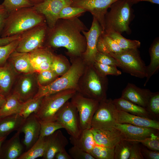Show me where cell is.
<instances>
[{"instance_id":"obj_9","label":"cell","mask_w":159,"mask_h":159,"mask_svg":"<svg viewBox=\"0 0 159 159\" xmlns=\"http://www.w3.org/2000/svg\"><path fill=\"white\" fill-rule=\"evenodd\" d=\"M116 110L111 99L107 98L99 102L92 120L91 128L101 130H110L114 128L116 123Z\"/></svg>"},{"instance_id":"obj_33","label":"cell","mask_w":159,"mask_h":159,"mask_svg":"<svg viewBox=\"0 0 159 159\" xmlns=\"http://www.w3.org/2000/svg\"><path fill=\"white\" fill-rule=\"evenodd\" d=\"M104 32L113 39L122 49H138L140 46L141 43L139 41L127 39L118 32L114 31Z\"/></svg>"},{"instance_id":"obj_3","label":"cell","mask_w":159,"mask_h":159,"mask_svg":"<svg viewBox=\"0 0 159 159\" xmlns=\"http://www.w3.org/2000/svg\"><path fill=\"white\" fill-rule=\"evenodd\" d=\"M70 58L71 66L68 71L47 86L39 85L38 92L34 98L41 97L67 90L77 91L78 80L87 64L81 57Z\"/></svg>"},{"instance_id":"obj_46","label":"cell","mask_w":159,"mask_h":159,"mask_svg":"<svg viewBox=\"0 0 159 159\" xmlns=\"http://www.w3.org/2000/svg\"><path fill=\"white\" fill-rule=\"evenodd\" d=\"M69 153L72 159H95L89 153L74 145L69 149Z\"/></svg>"},{"instance_id":"obj_37","label":"cell","mask_w":159,"mask_h":159,"mask_svg":"<svg viewBox=\"0 0 159 159\" xmlns=\"http://www.w3.org/2000/svg\"><path fill=\"white\" fill-rule=\"evenodd\" d=\"M152 117L158 120L159 117V92H152L145 108Z\"/></svg>"},{"instance_id":"obj_4","label":"cell","mask_w":159,"mask_h":159,"mask_svg":"<svg viewBox=\"0 0 159 159\" xmlns=\"http://www.w3.org/2000/svg\"><path fill=\"white\" fill-rule=\"evenodd\" d=\"M108 80L93 64H87L78 81L77 91L85 97L99 102L107 99Z\"/></svg>"},{"instance_id":"obj_28","label":"cell","mask_w":159,"mask_h":159,"mask_svg":"<svg viewBox=\"0 0 159 159\" xmlns=\"http://www.w3.org/2000/svg\"><path fill=\"white\" fill-rule=\"evenodd\" d=\"M69 139L73 145L76 146L89 153L95 146L97 145L90 129L82 130L77 138L70 136Z\"/></svg>"},{"instance_id":"obj_6","label":"cell","mask_w":159,"mask_h":159,"mask_svg":"<svg viewBox=\"0 0 159 159\" xmlns=\"http://www.w3.org/2000/svg\"><path fill=\"white\" fill-rule=\"evenodd\" d=\"M76 92L69 89L43 97L39 109L34 113L35 116L39 122L55 120L58 111Z\"/></svg>"},{"instance_id":"obj_47","label":"cell","mask_w":159,"mask_h":159,"mask_svg":"<svg viewBox=\"0 0 159 159\" xmlns=\"http://www.w3.org/2000/svg\"><path fill=\"white\" fill-rule=\"evenodd\" d=\"M95 62L104 64L118 67L119 64L116 59L112 56L97 52L95 56Z\"/></svg>"},{"instance_id":"obj_13","label":"cell","mask_w":159,"mask_h":159,"mask_svg":"<svg viewBox=\"0 0 159 159\" xmlns=\"http://www.w3.org/2000/svg\"><path fill=\"white\" fill-rule=\"evenodd\" d=\"M71 0H45L33 6L44 17L49 29L53 28L59 19V14L64 7L70 6Z\"/></svg>"},{"instance_id":"obj_23","label":"cell","mask_w":159,"mask_h":159,"mask_svg":"<svg viewBox=\"0 0 159 159\" xmlns=\"http://www.w3.org/2000/svg\"><path fill=\"white\" fill-rule=\"evenodd\" d=\"M19 129L9 140L2 145L0 150V159H18L23 153V147L20 139Z\"/></svg>"},{"instance_id":"obj_40","label":"cell","mask_w":159,"mask_h":159,"mask_svg":"<svg viewBox=\"0 0 159 159\" xmlns=\"http://www.w3.org/2000/svg\"><path fill=\"white\" fill-rule=\"evenodd\" d=\"M21 37L7 44L0 46V66L6 64L10 54L15 50Z\"/></svg>"},{"instance_id":"obj_42","label":"cell","mask_w":159,"mask_h":159,"mask_svg":"<svg viewBox=\"0 0 159 159\" xmlns=\"http://www.w3.org/2000/svg\"><path fill=\"white\" fill-rule=\"evenodd\" d=\"M86 11L84 9L79 7L69 6L64 7L61 11L59 19H68L78 17Z\"/></svg>"},{"instance_id":"obj_52","label":"cell","mask_w":159,"mask_h":159,"mask_svg":"<svg viewBox=\"0 0 159 159\" xmlns=\"http://www.w3.org/2000/svg\"><path fill=\"white\" fill-rule=\"evenodd\" d=\"M56 159H72L65 149L57 153L54 157Z\"/></svg>"},{"instance_id":"obj_34","label":"cell","mask_w":159,"mask_h":159,"mask_svg":"<svg viewBox=\"0 0 159 159\" xmlns=\"http://www.w3.org/2000/svg\"><path fill=\"white\" fill-rule=\"evenodd\" d=\"M71 66L67 58L62 54H54L51 69L59 77L67 72Z\"/></svg>"},{"instance_id":"obj_31","label":"cell","mask_w":159,"mask_h":159,"mask_svg":"<svg viewBox=\"0 0 159 159\" xmlns=\"http://www.w3.org/2000/svg\"><path fill=\"white\" fill-rule=\"evenodd\" d=\"M0 108V117L19 114L23 103L15 94L11 92Z\"/></svg>"},{"instance_id":"obj_17","label":"cell","mask_w":159,"mask_h":159,"mask_svg":"<svg viewBox=\"0 0 159 159\" xmlns=\"http://www.w3.org/2000/svg\"><path fill=\"white\" fill-rule=\"evenodd\" d=\"M19 130L24 134L23 143L28 150L37 141L40 134V124L34 113L25 119Z\"/></svg>"},{"instance_id":"obj_12","label":"cell","mask_w":159,"mask_h":159,"mask_svg":"<svg viewBox=\"0 0 159 159\" xmlns=\"http://www.w3.org/2000/svg\"><path fill=\"white\" fill-rule=\"evenodd\" d=\"M37 72L19 74L11 92L16 95L22 103L34 98L37 94L39 85Z\"/></svg>"},{"instance_id":"obj_39","label":"cell","mask_w":159,"mask_h":159,"mask_svg":"<svg viewBox=\"0 0 159 159\" xmlns=\"http://www.w3.org/2000/svg\"><path fill=\"white\" fill-rule=\"evenodd\" d=\"M40 124L39 137L48 136L60 129L63 128L62 125L56 120L39 122Z\"/></svg>"},{"instance_id":"obj_20","label":"cell","mask_w":159,"mask_h":159,"mask_svg":"<svg viewBox=\"0 0 159 159\" xmlns=\"http://www.w3.org/2000/svg\"><path fill=\"white\" fill-rule=\"evenodd\" d=\"M95 140L97 145L114 148L120 140L124 139L121 132L114 127L110 130H98L91 128Z\"/></svg>"},{"instance_id":"obj_22","label":"cell","mask_w":159,"mask_h":159,"mask_svg":"<svg viewBox=\"0 0 159 159\" xmlns=\"http://www.w3.org/2000/svg\"><path fill=\"white\" fill-rule=\"evenodd\" d=\"M68 141L62 131L57 130L47 137V146L43 159H54L55 154L64 149Z\"/></svg>"},{"instance_id":"obj_53","label":"cell","mask_w":159,"mask_h":159,"mask_svg":"<svg viewBox=\"0 0 159 159\" xmlns=\"http://www.w3.org/2000/svg\"><path fill=\"white\" fill-rule=\"evenodd\" d=\"M133 4H136L140 1H145L150 2L151 3L159 4V0H131Z\"/></svg>"},{"instance_id":"obj_38","label":"cell","mask_w":159,"mask_h":159,"mask_svg":"<svg viewBox=\"0 0 159 159\" xmlns=\"http://www.w3.org/2000/svg\"><path fill=\"white\" fill-rule=\"evenodd\" d=\"M89 153L95 159H114V148L97 145Z\"/></svg>"},{"instance_id":"obj_27","label":"cell","mask_w":159,"mask_h":159,"mask_svg":"<svg viewBox=\"0 0 159 159\" xmlns=\"http://www.w3.org/2000/svg\"><path fill=\"white\" fill-rule=\"evenodd\" d=\"M25 119L19 113L0 117V137L19 130Z\"/></svg>"},{"instance_id":"obj_16","label":"cell","mask_w":159,"mask_h":159,"mask_svg":"<svg viewBox=\"0 0 159 159\" xmlns=\"http://www.w3.org/2000/svg\"><path fill=\"white\" fill-rule=\"evenodd\" d=\"M114 127L121 132L124 139L130 141L139 142L148 137L152 133H159V130L154 128L138 126L127 123H116Z\"/></svg>"},{"instance_id":"obj_51","label":"cell","mask_w":159,"mask_h":159,"mask_svg":"<svg viewBox=\"0 0 159 159\" xmlns=\"http://www.w3.org/2000/svg\"><path fill=\"white\" fill-rule=\"evenodd\" d=\"M21 34H18L9 37H0V46L7 44L19 38Z\"/></svg>"},{"instance_id":"obj_30","label":"cell","mask_w":159,"mask_h":159,"mask_svg":"<svg viewBox=\"0 0 159 159\" xmlns=\"http://www.w3.org/2000/svg\"><path fill=\"white\" fill-rule=\"evenodd\" d=\"M97 48L98 52L108 55L120 52L122 50L104 31L98 39Z\"/></svg>"},{"instance_id":"obj_36","label":"cell","mask_w":159,"mask_h":159,"mask_svg":"<svg viewBox=\"0 0 159 159\" xmlns=\"http://www.w3.org/2000/svg\"><path fill=\"white\" fill-rule=\"evenodd\" d=\"M132 143L125 139L118 142L114 148V159H129Z\"/></svg>"},{"instance_id":"obj_29","label":"cell","mask_w":159,"mask_h":159,"mask_svg":"<svg viewBox=\"0 0 159 159\" xmlns=\"http://www.w3.org/2000/svg\"><path fill=\"white\" fill-rule=\"evenodd\" d=\"M150 56L149 64L146 66V80L144 86L146 85L151 77L158 72L159 69V40L155 39L152 44L149 50Z\"/></svg>"},{"instance_id":"obj_11","label":"cell","mask_w":159,"mask_h":159,"mask_svg":"<svg viewBox=\"0 0 159 159\" xmlns=\"http://www.w3.org/2000/svg\"><path fill=\"white\" fill-rule=\"evenodd\" d=\"M70 99L78 111L82 130L90 129L92 120L99 102L85 97L77 91Z\"/></svg>"},{"instance_id":"obj_45","label":"cell","mask_w":159,"mask_h":159,"mask_svg":"<svg viewBox=\"0 0 159 159\" xmlns=\"http://www.w3.org/2000/svg\"><path fill=\"white\" fill-rule=\"evenodd\" d=\"M139 142L149 149L159 151L158 133H152L149 136Z\"/></svg>"},{"instance_id":"obj_44","label":"cell","mask_w":159,"mask_h":159,"mask_svg":"<svg viewBox=\"0 0 159 159\" xmlns=\"http://www.w3.org/2000/svg\"><path fill=\"white\" fill-rule=\"evenodd\" d=\"M2 4L9 13L22 8L33 6L27 0H4Z\"/></svg>"},{"instance_id":"obj_43","label":"cell","mask_w":159,"mask_h":159,"mask_svg":"<svg viewBox=\"0 0 159 159\" xmlns=\"http://www.w3.org/2000/svg\"><path fill=\"white\" fill-rule=\"evenodd\" d=\"M93 64L97 71L105 76L108 75L118 76L122 74L121 72L115 66L104 64L96 62Z\"/></svg>"},{"instance_id":"obj_32","label":"cell","mask_w":159,"mask_h":159,"mask_svg":"<svg viewBox=\"0 0 159 159\" xmlns=\"http://www.w3.org/2000/svg\"><path fill=\"white\" fill-rule=\"evenodd\" d=\"M47 137H39L35 143L18 159H35L43 157L47 146Z\"/></svg>"},{"instance_id":"obj_2","label":"cell","mask_w":159,"mask_h":159,"mask_svg":"<svg viewBox=\"0 0 159 159\" xmlns=\"http://www.w3.org/2000/svg\"><path fill=\"white\" fill-rule=\"evenodd\" d=\"M45 23L44 16L33 6L22 8L9 13L0 37H9L20 34Z\"/></svg>"},{"instance_id":"obj_10","label":"cell","mask_w":159,"mask_h":159,"mask_svg":"<svg viewBox=\"0 0 159 159\" xmlns=\"http://www.w3.org/2000/svg\"><path fill=\"white\" fill-rule=\"evenodd\" d=\"M55 120L71 136L77 138L82 131L78 111L71 101L66 102L57 113Z\"/></svg>"},{"instance_id":"obj_21","label":"cell","mask_w":159,"mask_h":159,"mask_svg":"<svg viewBox=\"0 0 159 159\" xmlns=\"http://www.w3.org/2000/svg\"><path fill=\"white\" fill-rule=\"evenodd\" d=\"M116 123H127L134 125L154 128L159 130L158 120L135 115L117 109Z\"/></svg>"},{"instance_id":"obj_15","label":"cell","mask_w":159,"mask_h":159,"mask_svg":"<svg viewBox=\"0 0 159 159\" xmlns=\"http://www.w3.org/2000/svg\"><path fill=\"white\" fill-rule=\"evenodd\" d=\"M102 29L96 18L93 17L91 26L88 31H83L82 34L86 40L85 51L81 57L87 64H93L95 57L98 52L97 48L98 39L102 32Z\"/></svg>"},{"instance_id":"obj_55","label":"cell","mask_w":159,"mask_h":159,"mask_svg":"<svg viewBox=\"0 0 159 159\" xmlns=\"http://www.w3.org/2000/svg\"><path fill=\"white\" fill-rule=\"evenodd\" d=\"M6 98V97L4 95H0V108L4 102Z\"/></svg>"},{"instance_id":"obj_49","label":"cell","mask_w":159,"mask_h":159,"mask_svg":"<svg viewBox=\"0 0 159 159\" xmlns=\"http://www.w3.org/2000/svg\"><path fill=\"white\" fill-rule=\"evenodd\" d=\"M141 147V152L144 159H159V151L152 150L146 147Z\"/></svg>"},{"instance_id":"obj_7","label":"cell","mask_w":159,"mask_h":159,"mask_svg":"<svg viewBox=\"0 0 159 159\" xmlns=\"http://www.w3.org/2000/svg\"><path fill=\"white\" fill-rule=\"evenodd\" d=\"M109 55L116 59L118 67L124 72L139 78L146 77V66L138 49H122L120 52Z\"/></svg>"},{"instance_id":"obj_8","label":"cell","mask_w":159,"mask_h":159,"mask_svg":"<svg viewBox=\"0 0 159 159\" xmlns=\"http://www.w3.org/2000/svg\"><path fill=\"white\" fill-rule=\"evenodd\" d=\"M48 28L46 23L33 27L22 33L15 50L30 53L43 46Z\"/></svg>"},{"instance_id":"obj_54","label":"cell","mask_w":159,"mask_h":159,"mask_svg":"<svg viewBox=\"0 0 159 159\" xmlns=\"http://www.w3.org/2000/svg\"><path fill=\"white\" fill-rule=\"evenodd\" d=\"M29 3H30L33 6L39 4L45 0H27Z\"/></svg>"},{"instance_id":"obj_41","label":"cell","mask_w":159,"mask_h":159,"mask_svg":"<svg viewBox=\"0 0 159 159\" xmlns=\"http://www.w3.org/2000/svg\"><path fill=\"white\" fill-rule=\"evenodd\" d=\"M37 78L39 85L47 86L57 79L59 77L51 69L37 72Z\"/></svg>"},{"instance_id":"obj_5","label":"cell","mask_w":159,"mask_h":159,"mask_svg":"<svg viewBox=\"0 0 159 159\" xmlns=\"http://www.w3.org/2000/svg\"><path fill=\"white\" fill-rule=\"evenodd\" d=\"M133 4L131 0H118L113 3L105 15L104 31L130 34V24L134 17Z\"/></svg>"},{"instance_id":"obj_26","label":"cell","mask_w":159,"mask_h":159,"mask_svg":"<svg viewBox=\"0 0 159 159\" xmlns=\"http://www.w3.org/2000/svg\"><path fill=\"white\" fill-rule=\"evenodd\" d=\"M113 102L117 110L134 115L154 119L145 108L136 105L121 97L113 100Z\"/></svg>"},{"instance_id":"obj_25","label":"cell","mask_w":159,"mask_h":159,"mask_svg":"<svg viewBox=\"0 0 159 159\" xmlns=\"http://www.w3.org/2000/svg\"><path fill=\"white\" fill-rule=\"evenodd\" d=\"M7 61L19 74L36 72L31 63L29 53L15 50L10 54Z\"/></svg>"},{"instance_id":"obj_48","label":"cell","mask_w":159,"mask_h":159,"mask_svg":"<svg viewBox=\"0 0 159 159\" xmlns=\"http://www.w3.org/2000/svg\"><path fill=\"white\" fill-rule=\"evenodd\" d=\"M132 142L129 159H144L141 153V147L139 144V142Z\"/></svg>"},{"instance_id":"obj_50","label":"cell","mask_w":159,"mask_h":159,"mask_svg":"<svg viewBox=\"0 0 159 159\" xmlns=\"http://www.w3.org/2000/svg\"><path fill=\"white\" fill-rule=\"evenodd\" d=\"M9 13L2 4H0V36Z\"/></svg>"},{"instance_id":"obj_14","label":"cell","mask_w":159,"mask_h":159,"mask_svg":"<svg viewBox=\"0 0 159 159\" xmlns=\"http://www.w3.org/2000/svg\"><path fill=\"white\" fill-rule=\"evenodd\" d=\"M118 0H73L71 6L80 7L90 12L104 31L105 15L111 5Z\"/></svg>"},{"instance_id":"obj_35","label":"cell","mask_w":159,"mask_h":159,"mask_svg":"<svg viewBox=\"0 0 159 159\" xmlns=\"http://www.w3.org/2000/svg\"><path fill=\"white\" fill-rule=\"evenodd\" d=\"M42 97L34 98L23 103L19 114L26 119L35 113L40 107Z\"/></svg>"},{"instance_id":"obj_58","label":"cell","mask_w":159,"mask_h":159,"mask_svg":"<svg viewBox=\"0 0 159 159\" xmlns=\"http://www.w3.org/2000/svg\"></svg>"},{"instance_id":"obj_18","label":"cell","mask_w":159,"mask_h":159,"mask_svg":"<svg viewBox=\"0 0 159 159\" xmlns=\"http://www.w3.org/2000/svg\"><path fill=\"white\" fill-rule=\"evenodd\" d=\"M51 48L44 46L29 53L31 63L36 72L51 69L54 54Z\"/></svg>"},{"instance_id":"obj_57","label":"cell","mask_w":159,"mask_h":159,"mask_svg":"<svg viewBox=\"0 0 159 159\" xmlns=\"http://www.w3.org/2000/svg\"><path fill=\"white\" fill-rule=\"evenodd\" d=\"M0 95H3V94H2V92H1V91L0 90Z\"/></svg>"},{"instance_id":"obj_24","label":"cell","mask_w":159,"mask_h":159,"mask_svg":"<svg viewBox=\"0 0 159 159\" xmlns=\"http://www.w3.org/2000/svg\"><path fill=\"white\" fill-rule=\"evenodd\" d=\"M19 74L8 61L0 66V90L6 97L11 93Z\"/></svg>"},{"instance_id":"obj_19","label":"cell","mask_w":159,"mask_h":159,"mask_svg":"<svg viewBox=\"0 0 159 159\" xmlns=\"http://www.w3.org/2000/svg\"><path fill=\"white\" fill-rule=\"evenodd\" d=\"M152 92L148 89L141 88L128 83L122 90L121 97L145 108Z\"/></svg>"},{"instance_id":"obj_56","label":"cell","mask_w":159,"mask_h":159,"mask_svg":"<svg viewBox=\"0 0 159 159\" xmlns=\"http://www.w3.org/2000/svg\"><path fill=\"white\" fill-rule=\"evenodd\" d=\"M7 136H5L2 137H0V150L1 146L4 141L6 140Z\"/></svg>"},{"instance_id":"obj_1","label":"cell","mask_w":159,"mask_h":159,"mask_svg":"<svg viewBox=\"0 0 159 159\" xmlns=\"http://www.w3.org/2000/svg\"><path fill=\"white\" fill-rule=\"evenodd\" d=\"M88 30L78 17L59 19L53 28H48L44 46L64 47L70 58L81 57L87 47L86 39L82 32Z\"/></svg>"}]
</instances>
